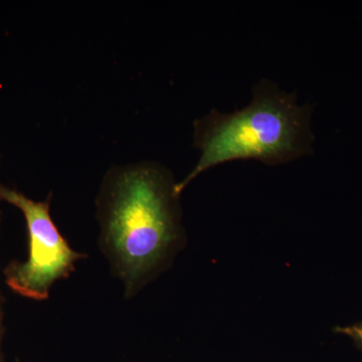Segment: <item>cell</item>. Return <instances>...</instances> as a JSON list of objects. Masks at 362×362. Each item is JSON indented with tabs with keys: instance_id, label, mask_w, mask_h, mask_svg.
<instances>
[{
	"instance_id": "obj_1",
	"label": "cell",
	"mask_w": 362,
	"mask_h": 362,
	"mask_svg": "<svg viewBox=\"0 0 362 362\" xmlns=\"http://www.w3.org/2000/svg\"><path fill=\"white\" fill-rule=\"evenodd\" d=\"M176 182L154 161L111 166L95 199L98 246L125 300L140 292L173 263L185 245Z\"/></svg>"
},
{
	"instance_id": "obj_2",
	"label": "cell",
	"mask_w": 362,
	"mask_h": 362,
	"mask_svg": "<svg viewBox=\"0 0 362 362\" xmlns=\"http://www.w3.org/2000/svg\"><path fill=\"white\" fill-rule=\"evenodd\" d=\"M311 113L308 104H298L296 93L261 81L245 108L228 114L214 109L194 121V147L201 156L187 177L176 182V194L225 162L255 159L278 165L313 153Z\"/></svg>"
},
{
	"instance_id": "obj_3",
	"label": "cell",
	"mask_w": 362,
	"mask_h": 362,
	"mask_svg": "<svg viewBox=\"0 0 362 362\" xmlns=\"http://www.w3.org/2000/svg\"><path fill=\"white\" fill-rule=\"evenodd\" d=\"M0 202L20 209L28 233V257L13 259L4 269L9 289L25 299L47 301L59 281L66 280L77 270L78 261L88 254L71 247L59 232L51 214L52 194L45 201H33L16 188L0 183Z\"/></svg>"
},
{
	"instance_id": "obj_4",
	"label": "cell",
	"mask_w": 362,
	"mask_h": 362,
	"mask_svg": "<svg viewBox=\"0 0 362 362\" xmlns=\"http://www.w3.org/2000/svg\"><path fill=\"white\" fill-rule=\"evenodd\" d=\"M334 331L340 334L346 335L356 343L358 349H362V323L349 326H338Z\"/></svg>"
},
{
	"instance_id": "obj_5",
	"label": "cell",
	"mask_w": 362,
	"mask_h": 362,
	"mask_svg": "<svg viewBox=\"0 0 362 362\" xmlns=\"http://www.w3.org/2000/svg\"><path fill=\"white\" fill-rule=\"evenodd\" d=\"M4 309H2V299L1 294H0V362H2L1 357V344H2V337H4Z\"/></svg>"
},
{
	"instance_id": "obj_6",
	"label": "cell",
	"mask_w": 362,
	"mask_h": 362,
	"mask_svg": "<svg viewBox=\"0 0 362 362\" xmlns=\"http://www.w3.org/2000/svg\"><path fill=\"white\" fill-rule=\"evenodd\" d=\"M18 362H20V361H18Z\"/></svg>"
}]
</instances>
